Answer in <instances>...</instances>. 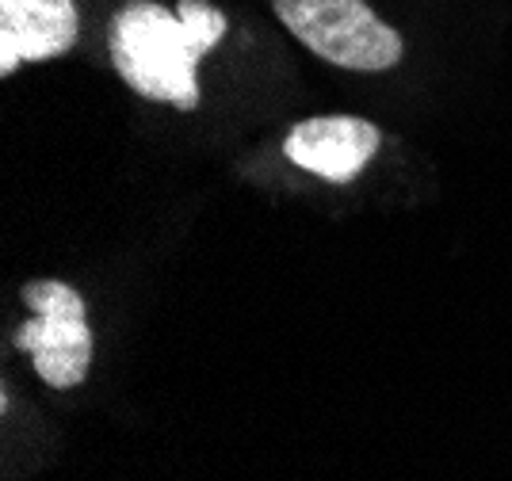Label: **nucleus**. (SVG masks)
Segmentation results:
<instances>
[{"label": "nucleus", "mask_w": 512, "mask_h": 481, "mask_svg": "<svg viewBox=\"0 0 512 481\" xmlns=\"http://www.w3.org/2000/svg\"><path fill=\"white\" fill-rule=\"evenodd\" d=\"M222 35L226 16L207 0H180L176 12L153 0H134L115 12L107 46L119 77L138 96L192 111L199 104V58L214 50Z\"/></svg>", "instance_id": "nucleus-1"}, {"label": "nucleus", "mask_w": 512, "mask_h": 481, "mask_svg": "<svg viewBox=\"0 0 512 481\" xmlns=\"http://www.w3.org/2000/svg\"><path fill=\"white\" fill-rule=\"evenodd\" d=\"M272 8L283 27L329 65L379 73L402 62V35L363 0H272Z\"/></svg>", "instance_id": "nucleus-2"}, {"label": "nucleus", "mask_w": 512, "mask_h": 481, "mask_svg": "<svg viewBox=\"0 0 512 481\" xmlns=\"http://www.w3.org/2000/svg\"><path fill=\"white\" fill-rule=\"evenodd\" d=\"M23 302L39 310L35 321H27L16 333V348L35 359V371L54 390L81 386L92 363V333L85 321V298L69 283L39 279L23 287Z\"/></svg>", "instance_id": "nucleus-3"}, {"label": "nucleus", "mask_w": 512, "mask_h": 481, "mask_svg": "<svg viewBox=\"0 0 512 481\" xmlns=\"http://www.w3.org/2000/svg\"><path fill=\"white\" fill-rule=\"evenodd\" d=\"M379 142L383 138H379L375 123L356 119V115H325V119H306V123L291 126L283 153L321 180L348 184L367 168Z\"/></svg>", "instance_id": "nucleus-4"}, {"label": "nucleus", "mask_w": 512, "mask_h": 481, "mask_svg": "<svg viewBox=\"0 0 512 481\" xmlns=\"http://www.w3.org/2000/svg\"><path fill=\"white\" fill-rule=\"evenodd\" d=\"M81 35L73 0H0V73L73 50Z\"/></svg>", "instance_id": "nucleus-5"}]
</instances>
